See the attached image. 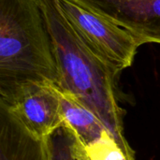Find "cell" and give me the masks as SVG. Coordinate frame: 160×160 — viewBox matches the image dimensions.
Returning <instances> with one entry per match:
<instances>
[{"label":"cell","instance_id":"obj_8","mask_svg":"<svg viewBox=\"0 0 160 160\" xmlns=\"http://www.w3.org/2000/svg\"><path fill=\"white\" fill-rule=\"evenodd\" d=\"M48 160H89L73 131L62 126L45 140Z\"/></svg>","mask_w":160,"mask_h":160},{"label":"cell","instance_id":"obj_6","mask_svg":"<svg viewBox=\"0 0 160 160\" xmlns=\"http://www.w3.org/2000/svg\"><path fill=\"white\" fill-rule=\"evenodd\" d=\"M0 160H48L45 141L30 135L0 107Z\"/></svg>","mask_w":160,"mask_h":160},{"label":"cell","instance_id":"obj_5","mask_svg":"<svg viewBox=\"0 0 160 160\" xmlns=\"http://www.w3.org/2000/svg\"><path fill=\"white\" fill-rule=\"evenodd\" d=\"M146 43L160 44V0H74Z\"/></svg>","mask_w":160,"mask_h":160},{"label":"cell","instance_id":"obj_9","mask_svg":"<svg viewBox=\"0 0 160 160\" xmlns=\"http://www.w3.org/2000/svg\"><path fill=\"white\" fill-rule=\"evenodd\" d=\"M84 148L89 160H135L124 152L111 135Z\"/></svg>","mask_w":160,"mask_h":160},{"label":"cell","instance_id":"obj_4","mask_svg":"<svg viewBox=\"0 0 160 160\" xmlns=\"http://www.w3.org/2000/svg\"><path fill=\"white\" fill-rule=\"evenodd\" d=\"M0 107L40 141L63 126L61 89L50 82H28L1 95Z\"/></svg>","mask_w":160,"mask_h":160},{"label":"cell","instance_id":"obj_7","mask_svg":"<svg viewBox=\"0 0 160 160\" xmlns=\"http://www.w3.org/2000/svg\"><path fill=\"white\" fill-rule=\"evenodd\" d=\"M61 113L63 126L69 128L84 147H88L110 135L103 123L93 112L73 95L62 90Z\"/></svg>","mask_w":160,"mask_h":160},{"label":"cell","instance_id":"obj_3","mask_svg":"<svg viewBox=\"0 0 160 160\" xmlns=\"http://www.w3.org/2000/svg\"><path fill=\"white\" fill-rule=\"evenodd\" d=\"M58 5L87 47L114 73L129 68L140 46L145 44L127 29L74 0H57Z\"/></svg>","mask_w":160,"mask_h":160},{"label":"cell","instance_id":"obj_1","mask_svg":"<svg viewBox=\"0 0 160 160\" xmlns=\"http://www.w3.org/2000/svg\"><path fill=\"white\" fill-rule=\"evenodd\" d=\"M41 5L52 40L59 74L58 86L93 112L124 152L135 158L124 134V111L117 100L116 80L119 75L82 41L57 0H41Z\"/></svg>","mask_w":160,"mask_h":160},{"label":"cell","instance_id":"obj_2","mask_svg":"<svg viewBox=\"0 0 160 160\" xmlns=\"http://www.w3.org/2000/svg\"><path fill=\"white\" fill-rule=\"evenodd\" d=\"M34 82H59L41 0H0V96Z\"/></svg>","mask_w":160,"mask_h":160}]
</instances>
